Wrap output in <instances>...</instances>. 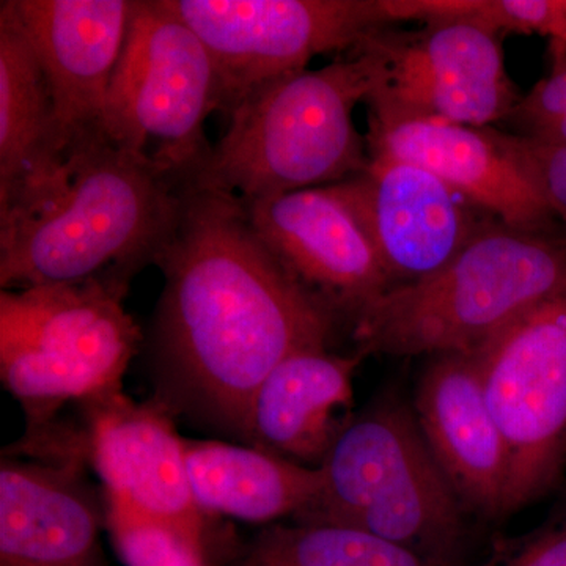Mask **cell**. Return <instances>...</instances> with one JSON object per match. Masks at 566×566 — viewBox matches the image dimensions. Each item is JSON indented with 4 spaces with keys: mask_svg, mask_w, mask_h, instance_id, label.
<instances>
[{
    "mask_svg": "<svg viewBox=\"0 0 566 566\" xmlns=\"http://www.w3.org/2000/svg\"><path fill=\"white\" fill-rule=\"evenodd\" d=\"M159 363L186 397L243 434L252 395L286 357L327 348L335 316L253 229L243 200L185 189L156 263Z\"/></svg>",
    "mask_w": 566,
    "mask_h": 566,
    "instance_id": "cell-1",
    "label": "cell"
},
{
    "mask_svg": "<svg viewBox=\"0 0 566 566\" xmlns=\"http://www.w3.org/2000/svg\"><path fill=\"white\" fill-rule=\"evenodd\" d=\"M182 189L155 164L102 137L39 188L0 207L2 290L102 282L128 290L172 237Z\"/></svg>",
    "mask_w": 566,
    "mask_h": 566,
    "instance_id": "cell-2",
    "label": "cell"
},
{
    "mask_svg": "<svg viewBox=\"0 0 566 566\" xmlns=\"http://www.w3.org/2000/svg\"><path fill=\"white\" fill-rule=\"evenodd\" d=\"M382 31V29H381ZM378 32L348 59L268 82L234 104L229 126L212 145L188 189L230 193L243 202L323 188L367 169V139L354 109L385 82Z\"/></svg>",
    "mask_w": 566,
    "mask_h": 566,
    "instance_id": "cell-3",
    "label": "cell"
},
{
    "mask_svg": "<svg viewBox=\"0 0 566 566\" xmlns=\"http://www.w3.org/2000/svg\"><path fill=\"white\" fill-rule=\"evenodd\" d=\"M566 293V237L491 219L438 273L392 286L352 323L365 354L475 353L532 308Z\"/></svg>",
    "mask_w": 566,
    "mask_h": 566,
    "instance_id": "cell-4",
    "label": "cell"
},
{
    "mask_svg": "<svg viewBox=\"0 0 566 566\" xmlns=\"http://www.w3.org/2000/svg\"><path fill=\"white\" fill-rule=\"evenodd\" d=\"M319 469L322 493L300 523L356 527L436 565L463 564V505L400 398L354 417Z\"/></svg>",
    "mask_w": 566,
    "mask_h": 566,
    "instance_id": "cell-5",
    "label": "cell"
},
{
    "mask_svg": "<svg viewBox=\"0 0 566 566\" xmlns=\"http://www.w3.org/2000/svg\"><path fill=\"white\" fill-rule=\"evenodd\" d=\"M125 294L102 282L2 290L0 379L24 408L29 438L63 405L122 390L142 338Z\"/></svg>",
    "mask_w": 566,
    "mask_h": 566,
    "instance_id": "cell-6",
    "label": "cell"
},
{
    "mask_svg": "<svg viewBox=\"0 0 566 566\" xmlns=\"http://www.w3.org/2000/svg\"><path fill=\"white\" fill-rule=\"evenodd\" d=\"M214 111L218 74L202 39L166 0L137 2L107 96L109 139L185 191L210 158L205 122Z\"/></svg>",
    "mask_w": 566,
    "mask_h": 566,
    "instance_id": "cell-7",
    "label": "cell"
},
{
    "mask_svg": "<svg viewBox=\"0 0 566 566\" xmlns=\"http://www.w3.org/2000/svg\"><path fill=\"white\" fill-rule=\"evenodd\" d=\"M491 415L504 436V517L549 493L566 464V293L479 349Z\"/></svg>",
    "mask_w": 566,
    "mask_h": 566,
    "instance_id": "cell-8",
    "label": "cell"
},
{
    "mask_svg": "<svg viewBox=\"0 0 566 566\" xmlns=\"http://www.w3.org/2000/svg\"><path fill=\"white\" fill-rule=\"evenodd\" d=\"M214 62L219 112L315 55L356 50L392 24L385 0H166Z\"/></svg>",
    "mask_w": 566,
    "mask_h": 566,
    "instance_id": "cell-9",
    "label": "cell"
},
{
    "mask_svg": "<svg viewBox=\"0 0 566 566\" xmlns=\"http://www.w3.org/2000/svg\"><path fill=\"white\" fill-rule=\"evenodd\" d=\"M387 76L365 104L488 128L521 99L497 33L475 22H431L420 33L382 29Z\"/></svg>",
    "mask_w": 566,
    "mask_h": 566,
    "instance_id": "cell-10",
    "label": "cell"
},
{
    "mask_svg": "<svg viewBox=\"0 0 566 566\" xmlns=\"http://www.w3.org/2000/svg\"><path fill=\"white\" fill-rule=\"evenodd\" d=\"M368 106V156L415 164L513 229L545 232L556 218L509 134Z\"/></svg>",
    "mask_w": 566,
    "mask_h": 566,
    "instance_id": "cell-11",
    "label": "cell"
},
{
    "mask_svg": "<svg viewBox=\"0 0 566 566\" xmlns=\"http://www.w3.org/2000/svg\"><path fill=\"white\" fill-rule=\"evenodd\" d=\"M374 243L392 286L438 273L493 216L415 164L370 156L367 169L333 185Z\"/></svg>",
    "mask_w": 566,
    "mask_h": 566,
    "instance_id": "cell-12",
    "label": "cell"
},
{
    "mask_svg": "<svg viewBox=\"0 0 566 566\" xmlns=\"http://www.w3.org/2000/svg\"><path fill=\"white\" fill-rule=\"evenodd\" d=\"M244 205L263 243L335 319L353 323L392 289L363 223L334 186Z\"/></svg>",
    "mask_w": 566,
    "mask_h": 566,
    "instance_id": "cell-13",
    "label": "cell"
},
{
    "mask_svg": "<svg viewBox=\"0 0 566 566\" xmlns=\"http://www.w3.org/2000/svg\"><path fill=\"white\" fill-rule=\"evenodd\" d=\"M84 460L103 482L104 495L134 506L203 547L205 515L193 502L185 439L169 406L134 401L123 390L85 401Z\"/></svg>",
    "mask_w": 566,
    "mask_h": 566,
    "instance_id": "cell-14",
    "label": "cell"
},
{
    "mask_svg": "<svg viewBox=\"0 0 566 566\" xmlns=\"http://www.w3.org/2000/svg\"><path fill=\"white\" fill-rule=\"evenodd\" d=\"M46 74L63 156L109 137L106 107L136 0H7Z\"/></svg>",
    "mask_w": 566,
    "mask_h": 566,
    "instance_id": "cell-15",
    "label": "cell"
},
{
    "mask_svg": "<svg viewBox=\"0 0 566 566\" xmlns=\"http://www.w3.org/2000/svg\"><path fill=\"white\" fill-rule=\"evenodd\" d=\"M415 415L463 509L483 520L504 517L509 453L488 406L479 353L431 356L417 386Z\"/></svg>",
    "mask_w": 566,
    "mask_h": 566,
    "instance_id": "cell-16",
    "label": "cell"
},
{
    "mask_svg": "<svg viewBox=\"0 0 566 566\" xmlns=\"http://www.w3.org/2000/svg\"><path fill=\"white\" fill-rule=\"evenodd\" d=\"M81 460L0 464V566H106V509Z\"/></svg>",
    "mask_w": 566,
    "mask_h": 566,
    "instance_id": "cell-17",
    "label": "cell"
},
{
    "mask_svg": "<svg viewBox=\"0 0 566 566\" xmlns=\"http://www.w3.org/2000/svg\"><path fill=\"white\" fill-rule=\"evenodd\" d=\"M360 354L304 349L283 359L252 395L243 436L249 444L319 468L354 419V371Z\"/></svg>",
    "mask_w": 566,
    "mask_h": 566,
    "instance_id": "cell-18",
    "label": "cell"
},
{
    "mask_svg": "<svg viewBox=\"0 0 566 566\" xmlns=\"http://www.w3.org/2000/svg\"><path fill=\"white\" fill-rule=\"evenodd\" d=\"M185 463L193 502L205 516L256 524L300 520L322 493V469L251 444L185 439Z\"/></svg>",
    "mask_w": 566,
    "mask_h": 566,
    "instance_id": "cell-19",
    "label": "cell"
},
{
    "mask_svg": "<svg viewBox=\"0 0 566 566\" xmlns=\"http://www.w3.org/2000/svg\"><path fill=\"white\" fill-rule=\"evenodd\" d=\"M46 74L9 2L0 3V207L50 180L62 166Z\"/></svg>",
    "mask_w": 566,
    "mask_h": 566,
    "instance_id": "cell-20",
    "label": "cell"
},
{
    "mask_svg": "<svg viewBox=\"0 0 566 566\" xmlns=\"http://www.w3.org/2000/svg\"><path fill=\"white\" fill-rule=\"evenodd\" d=\"M243 566H439L360 528L300 523L256 536Z\"/></svg>",
    "mask_w": 566,
    "mask_h": 566,
    "instance_id": "cell-21",
    "label": "cell"
},
{
    "mask_svg": "<svg viewBox=\"0 0 566 566\" xmlns=\"http://www.w3.org/2000/svg\"><path fill=\"white\" fill-rule=\"evenodd\" d=\"M394 7L400 21H471L499 36H547L566 50V0H397Z\"/></svg>",
    "mask_w": 566,
    "mask_h": 566,
    "instance_id": "cell-22",
    "label": "cell"
},
{
    "mask_svg": "<svg viewBox=\"0 0 566 566\" xmlns=\"http://www.w3.org/2000/svg\"><path fill=\"white\" fill-rule=\"evenodd\" d=\"M106 527L126 566H208L203 547L177 528L104 495Z\"/></svg>",
    "mask_w": 566,
    "mask_h": 566,
    "instance_id": "cell-23",
    "label": "cell"
},
{
    "mask_svg": "<svg viewBox=\"0 0 566 566\" xmlns=\"http://www.w3.org/2000/svg\"><path fill=\"white\" fill-rule=\"evenodd\" d=\"M551 73L536 82L527 95L521 96L506 120L520 129V136L566 118V50L551 46Z\"/></svg>",
    "mask_w": 566,
    "mask_h": 566,
    "instance_id": "cell-24",
    "label": "cell"
},
{
    "mask_svg": "<svg viewBox=\"0 0 566 566\" xmlns=\"http://www.w3.org/2000/svg\"><path fill=\"white\" fill-rule=\"evenodd\" d=\"M509 139L524 169L566 230V147L539 144L520 134H509Z\"/></svg>",
    "mask_w": 566,
    "mask_h": 566,
    "instance_id": "cell-25",
    "label": "cell"
},
{
    "mask_svg": "<svg viewBox=\"0 0 566 566\" xmlns=\"http://www.w3.org/2000/svg\"><path fill=\"white\" fill-rule=\"evenodd\" d=\"M485 566H566V516L523 542L497 547Z\"/></svg>",
    "mask_w": 566,
    "mask_h": 566,
    "instance_id": "cell-26",
    "label": "cell"
},
{
    "mask_svg": "<svg viewBox=\"0 0 566 566\" xmlns=\"http://www.w3.org/2000/svg\"><path fill=\"white\" fill-rule=\"evenodd\" d=\"M527 139L539 142V144L557 145V147H566V118L535 129L534 133L527 134Z\"/></svg>",
    "mask_w": 566,
    "mask_h": 566,
    "instance_id": "cell-27",
    "label": "cell"
}]
</instances>
